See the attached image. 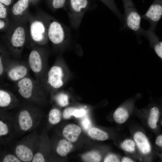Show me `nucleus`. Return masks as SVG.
<instances>
[{"label": "nucleus", "instance_id": "7", "mask_svg": "<svg viewBox=\"0 0 162 162\" xmlns=\"http://www.w3.org/2000/svg\"><path fill=\"white\" fill-rule=\"evenodd\" d=\"M89 0H68L66 8L71 26L76 29L80 26L84 14L89 8Z\"/></svg>", "mask_w": 162, "mask_h": 162}, {"label": "nucleus", "instance_id": "38", "mask_svg": "<svg viewBox=\"0 0 162 162\" xmlns=\"http://www.w3.org/2000/svg\"><path fill=\"white\" fill-rule=\"evenodd\" d=\"M6 23L5 21L2 19H0V30L4 28L6 26Z\"/></svg>", "mask_w": 162, "mask_h": 162}, {"label": "nucleus", "instance_id": "3", "mask_svg": "<svg viewBox=\"0 0 162 162\" xmlns=\"http://www.w3.org/2000/svg\"><path fill=\"white\" fill-rule=\"evenodd\" d=\"M46 54L43 46H31L27 62L30 69L34 73L35 79L43 87L46 72Z\"/></svg>", "mask_w": 162, "mask_h": 162}, {"label": "nucleus", "instance_id": "8", "mask_svg": "<svg viewBox=\"0 0 162 162\" xmlns=\"http://www.w3.org/2000/svg\"><path fill=\"white\" fill-rule=\"evenodd\" d=\"M26 30L24 25H16L11 31L8 43L9 50L16 59L20 58L27 40Z\"/></svg>", "mask_w": 162, "mask_h": 162}, {"label": "nucleus", "instance_id": "26", "mask_svg": "<svg viewBox=\"0 0 162 162\" xmlns=\"http://www.w3.org/2000/svg\"><path fill=\"white\" fill-rule=\"evenodd\" d=\"M82 158L85 162H98L100 160L101 157L98 152L92 151L83 154Z\"/></svg>", "mask_w": 162, "mask_h": 162}, {"label": "nucleus", "instance_id": "29", "mask_svg": "<svg viewBox=\"0 0 162 162\" xmlns=\"http://www.w3.org/2000/svg\"><path fill=\"white\" fill-rule=\"evenodd\" d=\"M135 143L131 140H125L122 144V148L125 150L130 152H134L135 150Z\"/></svg>", "mask_w": 162, "mask_h": 162}, {"label": "nucleus", "instance_id": "15", "mask_svg": "<svg viewBox=\"0 0 162 162\" xmlns=\"http://www.w3.org/2000/svg\"><path fill=\"white\" fill-rule=\"evenodd\" d=\"M140 35L146 37L148 40L150 46L157 56L162 59V42L155 34L154 30L149 28L145 30L142 28Z\"/></svg>", "mask_w": 162, "mask_h": 162}, {"label": "nucleus", "instance_id": "36", "mask_svg": "<svg viewBox=\"0 0 162 162\" xmlns=\"http://www.w3.org/2000/svg\"><path fill=\"white\" fill-rule=\"evenodd\" d=\"M155 143L157 145L162 147V135L158 136L156 138Z\"/></svg>", "mask_w": 162, "mask_h": 162}, {"label": "nucleus", "instance_id": "39", "mask_svg": "<svg viewBox=\"0 0 162 162\" xmlns=\"http://www.w3.org/2000/svg\"><path fill=\"white\" fill-rule=\"evenodd\" d=\"M122 162H134L133 160H131L130 158L126 157H124L122 160Z\"/></svg>", "mask_w": 162, "mask_h": 162}, {"label": "nucleus", "instance_id": "40", "mask_svg": "<svg viewBox=\"0 0 162 162\" xmlns=\"http://www.w3.org/2000/svg\"><path fill=\"white\" fill-rule=\"evenodd\" d=\"M1 152H0V156H1Z\"/></svg>", "mask_w": 162, "mask_h": 162}, {"label": "nucleus", "instance_id": "25", "mask_svg": "<svg viewBox=\"0 0 162 162\" xmlns=\"http://www.w3.org/2000/svg\"><path fill=\"white\" fill-rule=\"evenodd\" d=\"M54 98L57 104L60 106L64 107L69 104V97L67 94L63 92L56 94Z\"/></svg>", "mask_w": 162, "mask_h": 162}, {"label": "nucleus", "instance_id": "1", "mask_svg": "<svg viewBox=\"0 0 162 162\" xmlns=\"http://www.w3.org/2000/svg\"><path fill=\"white\" fill-rule=\"evenodd\" d=\"M20 106L14 118V128L15 131L24 133L32 130L38 126L41 114L38 106L28 102Z\"/></svg>", "mask_w": 162, "mask_h": 162}, {"label": "nucleus", "instance_id": "18", "mask_svg": "<svg viewBox=\"0 0 162 162\" xmlns=\"http://www.w3.org/2000/svg\"><path fill=\"white\" fill-rule=\"evenodd\" d=\"M28 0H18L12 7V14L16 17L23 15L28 9Z\"/></svg>", "mask_w": 162, "mask_h": 162}, {"label": "nucleus", "instance_id": "13", "mask_svg": "<svg viewBox=\"0 0 162 162\" xmlns=\"http://www.w3.org/2000/svg\"><path fill=\"white\" fill-rule=\"evenodd\" d=\"M162 16V0H154L146 12L141 17L148 21L150 25L149 28L154 31Z\"/></svg>", "mask_w": 162, "mask_h": 162}, {"label": "nucleus", "instance_id": "20", "mask_svg": "<svg viewBox=\"0 0 162 162\" xmlns=\"http://www.w3.org/2000/svg\"><path fill=\"white\" fill-rule=\"evenodd\" d=\"M88 134L92 138L100 141L105 140L109 137L108 135L106 132L96 128L90 129Z\"/></svg>", "mask_w": 162, "mask_h": 162}, {"label": "nucleus", "instance_id": "35", "mask_svg": "<svg viewBox=\"0 0 162 162\" xmlns=\"http://www.w3.org/2000/svg\"><path fill=\"white\" fill-rule=\"evenodd\" d=\"M119 160L117 157L113 154H110L105 158L104 162H118Z\"/></svg>", "mask_w": 162, "mask_h": 162}, {"label": "nucleus", "instance_id": "6", "mask_svg": "<svg viewBox=\"0 0 162 162\" xmlns=\"http://www.w3.org/2000/svg\"><path fill=\"white\" fill-rule=\"evenodd\" d=\"M29 34L32 41L31 46L33 45L43 46L47 44L49 39L46 15L31 19Z\"/></svg>", "mask_w": 162, "mask_h": 162}, {"label": "nucleus", "instance_id": "5", "mask_svg": "<svg viewBox=\"0 0 162 162\" xmlns=\"http://www.w3.org/2000/svg\"><path fill=\"white\" fill-rule=\"evenodd\" d=\"M39 138L38 134L35 133L26 136L16 145L14 154L22 162H32Z\"/></svg>", "mask_w": 162, "mask_h": 162}, {"label": "nucleus", "instance_id": "11", "mask_svg": "<svg viewBox=\"0 0 162 162\" xmlns=\"http://www.w3.org/2000/svg\"><path fill=\"white\" fill-rule=\"evenodd\" d=\"M14 118L8 111L0 112V145L9 142L15 131Z\"/></svg>", "mask_w": 162, "mask_h": 162}, {"label": "nucleus", "instance_id": "4", "mask_svg": "<svg viewBox=\"0 0 162 162\" xmlns=\"http://www.w3.org/2000/svg\"><path fill=\"white\" fill-rule=\"evenodd\" d=\"M46 16L49 40L55 46H60L68 41L70 36L69 28L51 16Z\"/></svg>", "mask_w": 162, "mask_h": 162}, {"label": "nucleus", "instance_id": "9", "mask_svg": "<svg viewBox=\"0 0 162 162\" xmlns=\"http://www.w3.org/2000/svg\"><path fill=\"white\" fill-rule=\"evenodd\" d=\"M124 10V28L133 31L139 36L141 16L138 12L132 0H122Z\"/></svg>", "mask_w": 162, "mask_h": 162}, {"label": "nucleus", "instance_id": "31", "mask_svg": "<svg viewBox=\"0 0 162 162\" xmlns=\"http://www.w3.org/2000/svg\"><path fill=\"white\" fill-rule=\"evenodd\" d=\"M75 109L74 107H68L65 109L63 113V116L64 118L68 119L72 116L73 112Z\"/></svg>", "mask_w": 162, "mask_h": 162}, {"label": "nucleus", "instance_id": "32", "mask_svg": "<svg viewBox=\"0 0 162 162\" xmlns=\"http://www.w3.org/2000/svg\"><path fill=\"white\" fill-rule=\"evenodd\" d=\"M86 113V111L84 109L75 108L73 112L72 116L76 117H80L83 116Z\"/></svg>", "mask_w": 162, "mask_h": 162}, {"label": "nucleus", "instance_id": "34", "mask_svg": "<svg viewBox=\"0 0 162 162\" xmlns=\"http://www.w3.org/2000/svg\"><path fill=\"white\" fill-rule=\"evenodd\" d=\"M81 124L85 130H87L90 127L91 123L90 121L87 118H85L81 121Z\"/></svg>", "mask_w": 162, "mask_h": 162}, {"label": "nucleus", "instance_id": "14", "mask_svg": "<svg viewBox=\"0 0 162 162\" xmlns=\"http://www.w3.org/2000/svg\"><path fill=\"white\" fill-rule=\"evenodd\" d=\"M20 106V101L15 95L9 90L0 87V112L8 111Z\"/></svg>", "mask_w": 162, "mask_h": 162}, {"label": "nucleus", "instance_id": "19", "mask_svg": "<svg viewBox=\"0 0 162 162\" xmlns=\"http://www.w3.org/2000/svg\"><path fill=\"white\" fill-rule=\"evenodd\" d=\"M73 148V146L70 142L65 139H62L58 142L56 150L58 155L65 156L71 151Z\"/></svg>", "mask_w": 162, "mask_h": 162}, {"label": "nucleus", "instance_id": "10", "mask_svg": "<svg viewBox=\"0 0 162 162\" xmlns=\"http://www.w3.org/2000/svg\"><path fill=\"white\" fill-rule=\"evenodd\" d=\"M30 70L27 62L10 58L7 63L5 74L10 81L16 82L29 76Z\"/></svg>", "mask_w": 162, "mask_h": 162}, {"label": "nucleus", "instance_id": "21", "mask_svg": "<svg viewBox=\"0 0 162 162\" xmlns=\"http://www.w3.org/2000/svg\"><path fill=\"white\" fill-rule=\"evenodd\" d=\"M129 116L127 110L123 107L117 109L115 111L113 117L115 121L117 123L122 124L125 122Z\"/></svg>", "mask_w": 162, "mask_h": 162}, {"label": "nucleus", "instance_id": "33", "mask_svg": "<svg viewBox=\"0 0 162 162\" xmlns=\"http://www.w3.org/2000/svg\"><path fill=\"white\" fill-rule=\"evenodd\" d=\"M7 14V10L5 5L0 2V19L6 18Z\"/></svg>", "mask_w": 162, "mask_h": 162}, {"label": "nucleus", "instance_id": "30", "mask_svg": "<svg viewBox=\"0 0 162 162\" xmlns=\"http://www.w3.org/2000/svg\"><path fill=\"white\" fill-rule=\"evenodd\" d=\"M68 0H52V6L54 9L65 8Z\"/></svg>", "mask_w": 162, "mask_h": 162}, {"label": "nucleus", "instance_id": "24", "mask_svg": "<svg viewBox=\"0 0 162 162\" xmlns=\"http://www.w3.org/2000/svg\"><path fill=\"white\" fill-rule=\"evenodd\" d=\"M123 22L124 17L118 8L114 0H100Z\"/></svg>", "mask_w": 162, "mask_h": 162}, {"label": "nucleus", "instance_id": "16", "mask_svg": "<svg viewBox=\"0 0 162 162\" xmlns=\"http://www.w3.org/2000/svg\"><path fill=\"white\" fill-rule=\"evenodd\" d=\"M81 131L80 127L76 124H68L64 127L62 134L68 141L74 142L77 140Z\"/></svg>", "mask_w": 162, "mask_h": 162}, {"label": "nucleus", "instance_id": "28", "mask_svg": "<svg viewBox=\"0 0 162 162\" xmlns=\"http://www.w3.org/2000/svg\"><path fill=\"white\" fill-rule=\"evenodd\" d=\"M0 161L3 162H21L14 154L6 153L1 154Z\"/></svg>", "mask_w": 162, "mask_h": 162}, {"label": "nucleus", "instance_id": "17", "mask_svg": "<svg viewBox=\"0 0 162 162\" xmlns=\"http://www.w3.org/2000/svg\"><path fill=\"white\" fill-rule=\"evenodd\" d=\"M134 139L138 148L143 153L149 152L151 150V146L148 140L142 132L139 131L135 133Z\"/></svg>", "mask_w": 162, "mask_h": 162}, {"label": "nucleus", "instance_id": "22", "mask_svg": "<svg viewBox=\"0 0 162 162\" xmlns=\"http://www.w3.org/2000/svg\"><path fill=\"white\" fill-rule=\"evenodd\" d=\"M61 113L59 110L56 108L52 109L49 112L48 115V121L51 124L55 125L60 121Z\"/></svg>", "mask_w": 162, "mask_h": 162}, {"label": "nucleus", "instance_id": "27", "mask_svg": "<svg viewBox=\"0 0 162 162\" xmlns=\"http://www.w3.org/2000/svg\"><path fill=\"white\" fill-rule=\"evenodd\" d=\"M9 58L6 53L0 50V80L5 75L7 63Z\"/></svg>", "mask_w": 162, "mask_h": 162}, {"label": "nucleus", "instance_id": "37", "mask_svg": "<svg viewBox=\"0 0 162 162\" xmlns=\"http://www.w3.org/2000/svg\"><path fill=\"white\" fill-rule=\"evenodd\" d=\"M12 0H0V2L6 6L9 5L11 2Z\"/></svg>", "mask_w": 162, "mask_h": 162}, {"label": "nucleus", "instance_id": "2", "mask_svg": "<svg viewBox=\"0 0 162 162\" xmlns=\"http://www.w3.org/2000/svg\"><path fill=\"white\" fill-rule=\"evenodd\" d=\"M16 86L19 94L28 102L38 106L44 101V89L29 75L16 82Z\"/></svg>", "mask_w": 162, "mask_h": 162}, {"label": "nucleus", "instance_id": "23", "mask_svg": "<svg viewBox=\"0 0 162 162\" xmlns=\"http://www.w3.org/2000/svg\"><path fill=\"white\" fill-rule=\"evenodd\" d=\"M159 111L158 108L156 107L152 108L151 110L149 117L148 124L152 128H155L157 126V122L158 119Z\"/></svg>", "mask_w": 162, "mask_h": 162}, {"label": "nucleus", "instance_id": "12", "mask_svg": "<svg viewBox=\"0 0 162 162\" xmlns=\"http://www.w3.org/2000/svg\"><path fill=\"white\" fill-rule=\"evenodd\" d=\"M63 71L62 67L57 64L52 66L46 72L43 87L46 83L49 89L56 90L61 88L64 84Z\"/></svg>", "mask_w": 162, "mask_h": 162}]
</instances>
